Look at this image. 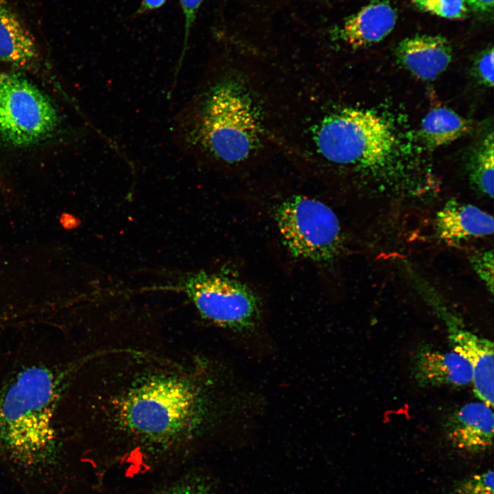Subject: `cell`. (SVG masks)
<instances>
[{
    "label": "cell",
    "instance_id": "1",
    "mask_svg": "<svg viewBox=\"0 0 494 494\" xmlns=\"http://www.w3.org/2000/svg\"><path fill=\"white\" fill-rule=\"evenodd\" d=\"M86 360L69 357L52 338L22 345L0 381V455L25 464L55 456L59 404Z\"/></svg>",
    "mask_w": 494,
    "mask_h": 494
},
{
    "label": "cell",
    "instance_id": "2",
    "mask_svg": "<svg viewBox=\"0 0 494 494\" xmlns=\"http://www.w3.org/2000/svg\"><path fill=\"white\" fill-rule=\"evenodd\" d=\"M179 126L182 141L191 152L231 164L250 156L262 136L253 100L233 79L223 80L199 95Z\"/></svg>",
    "mask_w": 494,
    "mask_h": 494
},
{
    "label": "cell",
    "instance_id": "3",
    "mask_svg": "<svg viewBox=\"0 0 494 494\" xmlns=\"http://www.w3.org/2000/svg\"><path fill=\"white\" fill-rule=\"evenodd\" d=\"M129 390L121 403V421L143 438L167 441L191 434L208 411L203 391L186 378L148 377Z\"/></svg>",
    "mask_w": 494,
    "mask_h": 494
},
{
    "label": "cell",
    "instance_id": "4",
    "mask_svg": "<svg viewBox=\"0 0 494 494\" xmlns=\"http://www.w3.org/2000/svg\"><path fill=\"white\" fill-rule=\"evenodd\" d=\"M314 141L319 152L329 161L364 167L384 165L396 142L382 117L358 108H345L325 117Z\"/></svg>",
    "mask_w": 494,
    "mask_h": 494
},
{
    "label": "cell",
    "instance_id": "5",
    "mask_svg": "<svg viewBox=\"0 0 494 494\" xmlns=\"http://www.w3.org/2000/svg\"><path fill=\"white\" fill-rule=\"evenodd\" d=\"M273 219L291 255L315 263H329L339 255L342 233L339 219L323 202L293 195L277 203Z\"/></svg>",
    "mask_w": 494,
    "mask_h": 494
},
{
    "label": "cell",
    "instance_id": "6",
    "mask_svg": "<svg viewBox=\"0 0 494 494\" xmlns=\"http://www.w3.org/2000/svg\"><path fill=\"white\" fill-rule=\"evenodd\" d=\"M200 316L237 333L256 329L261 319V302L257 294L243 281L225 274L199 271L178 279Z\"/></svg>",
    "mask_w": 494,
    "mask_h": 494
},
{
    "label": "cell",
    "instance_id": "7",
    "mask_svg": "<svg viewBox=\"0 0 494 494\" xmlns=\"http://www.w3.org/2000/svg\"><path fill=\"white\" fill-rule=\"evenodd\" d=\"M59 124L58 110L49 98L25 76L0 73V138L18 148L49 137Z\"/></svg>",
    "mask_w": 494,
    "mask_h": 494
},
{
    "label": "cell",
    "instance_id": "8",
    "mask_svg": "<svg viewBox=\"0 0 494 494\" xmlns=\"http://www.w3.org/2000/svg\"><path fill=\"white\" fill-rule=\"evenodd\" d=\"M420 291L445 321L453 351L471 365L475 395L481 401L493 407V342L464 329L460 320L446 306L431 285L424 284Z\"/></svg>",
    "mask_w": 494,
    "mask_h": 494
},
{
    "label": "cell",
    "instance_id": "9",
    "mask_svg": "<svg viewBox=\"0 0 494 494\" xmlns=\"http://www.w3.org/2000/svg\"><path fill=\"white\" fill-rule=\"evenodd\" d=\"M398 62L416 78L435 80L450 64L453 53L441 35L416 34L402 40L396 47Z\"/></svg>",
    "mask_w": 494,
    "mask_h": 494
},
{
    "label": "cell",
    "instance_id": "10",
    "mask_svg": "<svg viewBox=\"0 0 494 494\" xmlns=\"http://www.w3.org/2000/svg\"><path fill=\"white\" fill-rule=\"evenodd\" d=\"M445 431L450 443L458 449L471 453L490 449L493 438L492 407L482 401L464 404L450 415Z\"/></svg>",
    "mask_w": 494,
    "mask_h": 494
},
{
    "label": "cell",
    "instance_id": "11",
    "mask_svg": "<svg viewBox=\"0 0 494 494\" xmlns=\"http://www.w3.org/2000/svg\"><path fill=\"white\" fill-rule=\"evenodd\" d=\"M436 235L449 244L491 235L493 218L479 207L450 200L437 212L435 218Z\"/></svg>",
    "mask_w": 494,
    "mask_h": 494
},
{
    "label": "cell",
    "instance_id": "12",
    "mask_svg": "<svg viewBox=\"0 0 494 494\" xmlns=\"http://www.w3.org/2000/svg\"><path fill=\"white\" fill-rule=\"evenodd\" d=\"M412 373L421 386H464L472 383L471 365L455 351L421 348L413 360Z\"/></svg>",
    "mask_w": 494,
    "mask_h": 494
},
{
    "label": "cell",
    "instance_id": "13",
    "mask_svg": "<svg viewBox=\"0 0 494 494\" xmlns=\"http://www.w3.org/2000/svg\"><path fill=\"white\" fill-rule=\"evenodd\" d=\"M397 19V12L388 1L374 0L346 18L338 34L351 47H366L386 38L393 30Z\"/></svg>",
    "mask_w": 494,
    "mask_h": 494
},
{
    "label": "cell",
    "instance_id": "14",
    "mask_svg": "<svg viewBox=\"0 0 494 494\" xmlns=\"http://www.w3.org/2000/svg\"><path fill=\"white\" fill-rule=\"evenodd\" d=\"M38 58L33 36L7 0H0V62L26 67Z\"/></svg>",
    "mask_w": 494,
    "mask_h": 494
},
{
    "label": "cell",
    "instance_id": "15",
    "mask_svg": "<svg viewBox=\"0 0 494 494\" xmlns=\"http://www.w3.org/2000/svg\"><path fill=\"white\" fill-rule=\"evenodd\" d=\"M468 121L446 107L431 110L423 119L420 133L424 142L431 148L451 143L469 130Z\"/></svg>",
    "mask_w": 494,
    "mask_h": 494
},
{
    "label": "cell",
    "instance_id": "16",
    "mask_svg": "<svg viewBox=\"0 0 494 494\" xmlns=\"http://www.w3.org/2000/svg\"><path fill=\"white\" fill-rule=\"evenodd\" d=\"M493 135H488L473 156L470 177L478 189L491 198L493 196Z\"/></svg>",
    "mask_w": 494,
    "mask_h": 494
},
{
    "label": "cell",
    "instance_id": "17",
    "mask_svg": "<svg viewBox=\"0 0 494 494\" xmlns=\"http://www.w3.org/2000/svg\"><path fill=\"white\" fill-rule=\"evenodd\" d=\"M419 10L445 19L461 20L467 16L465 0H412Z\"/></svg>",
    "mask_w": 494,
    "mask_h": 494
},
{
    "label": "cell",
    "instance_id": "18",
    "mask_svg": "<svg viewBox=\"0 0 494 494\" xmlns=\"http://www.w3.org/2000/svg\"><path fill=\"white\" fill-rule=\"evenodd\" d=\"M454 494H493V471L471 475L458 483Z\"/></svg>",
    "mask_w": 494,
    "mask_h": 494
},
{
    "label": "cell",
    "instance_id": "19",
    "mask_svg": "<svg viewBox=\"0 0 494 494\" xmlns=\"http://www.w3.org/2000/svg\"><path fill=\"white\" fill-rule=\"evenodd\" d=\"M471 265L476 274L484 283L488 290H493V255L489 250L476 252L471 257Z\"/></svg>",
    "mask_w": 494,
    "mask_h": 494
},
{
    "label": "cell",
    "instance_id": "20",
    "mask_svg": "<svg viewBox=\"0 0 494 494\" xmlns=\"http://www.w3.org/2000/svg\"><path fill=\"white\" fill-rule=\"evenodd\" d=\"M493 49H486L475 62V69L480 80L486 86L492 87L494 82Z\"/></svg>",
    "mask_w": 494,
    "mask_h": 494
},
{
    "label": "cell",
    "instance_id": "21",
    "mask_svg": "<svg viewBox=\"0 0 494 494\" xmlns=\"http://www.w3.org/2000/svg\"><path fill=\"white\" fill-rule=\"evenodd\" d=\"M202 1L203 0H179L185 21L184 47L182 56H184L187 47L190 32Z\"/></svg>",
    "mask_w": 494,
    "mask_h": 494
},
{
    "label": "cell",
    "instance_id": "22",
    "mask_svg": "<svg viewBox=\"0 0 494 494\" xmlns=\"http://www.w3.org/2000/svg\"><path fill=\"white\" fill-rule=\"evenodd\" d=\"M161 494H212L209 486L198 481H189L178 484Z\"/></svg>",
    "mask_w": 494,
    "mask_h": 494
},
{
    "label": "cell",
    "instance_id": "23",
    "mask_svg": "<svg viewBox=\"0 0 494 494\" xmlns=\"http://www.w3.org/2000/svg\"><path fill=\"white\" fill-rule=\"evenodd\" d=\"M468 8L480 13L490 12L493 10V0H465Z\"/></svg>",
    "mask_w": 494,
    "mask_h": 494
},
{
    "label": "cell",
    "instance_id": "24",
    "mask_svg": "<svg viewBox=\"0 0 494 494\" xmlns=\"http://www.w3.org/2000/svg\"><path fill=\"white\" fill-rule=\"evenodd\" d=\"M167 0H142L137 10V14H143L162 7Z\"/></svg>",
    "mask_w": 494,
    "mask_h": 494
}]
</instances>
